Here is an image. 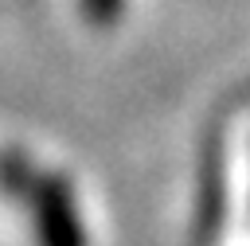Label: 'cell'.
Masks as SVG:
<instances>
[{
	"label": "cell",
	"mask_w": 250,
	"mask_h": 246,
	"mask_svg": "<svg viewBox=\"0 0 250 246\" xmlns=\"http://www.w3.org/2000/svg\"><path fill=\"white\" fill-rule=\"evenodd\" d=\"M121 4H125V0H82V12H86V20H94V23H113V20L121 16Z\"/></svg>",
	"instance_id": "obj_3"
},
{
	"label": "cell",
	"mask_w": 250,
	"mask_h": 246,
	"mask_svg": "<svg viewBox=\"0 0 250 246\" xmlns=\"http://www.w3.org/2000/svg\"><path fill=\"white\" fill-rule=\"evenodd\" d=\"M223 176H227V164H223V121H215L211 133H207V144H203V164H199V191H195V215H191V246H215V238H219L223 207H227Z\"/></svg>",
	"instance_id": "obj_2"
},
{
	"label": "cell",
	"mask_w": 250,
	"mask_h": 246,
	"mask_svg": "<svg viewBox=\"0 0 250 246\" xmlns=\"http://www.w3.org/2000/svg\"><path fill=\"white\" fill-rule=\"evenodd\" d=\"M0 191L31 215V230H35L39 246H90L66 176L43 172L20 148H4L0 152Z\"/></svg>",
	"instance_id": "obj_1"
}]
</instances>
